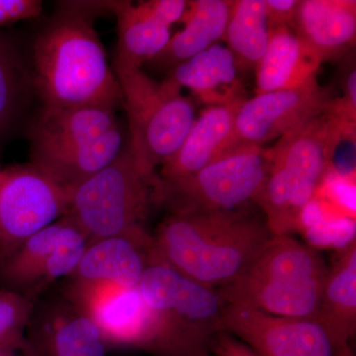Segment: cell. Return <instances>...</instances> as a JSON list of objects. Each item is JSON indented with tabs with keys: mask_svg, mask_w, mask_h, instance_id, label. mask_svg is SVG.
<instances>
[{
	"mask_svg": "<svg viewBox=\"0 0 356 356\" xmlns=\"http://www.w3.org/2000/svg\"><path fill=\"white\" fill-rule=\"evenodd\" d=\"M105 1L60 4L33 44V83L44 107L105 106L122 102L99 36L96 16Z\"/></svg>",
	"mask_w": 356,
	"mask_h": 356,
	"instance_id": "obj_1",
	"label": "cell"
},
{
	"mask_svg": "<svg viewBox=\"0 0 356 356\" xmlns=\"http://www.w3.org/2000/svg\"><path fill=\"white\" fill-rule=\"evenodd\" d=\"M273 236L266 220L243 207L172 213L153 236L149 261L219 289L235 280Z\"/></svg>",
	"mask_w": 356,
	"mask_h": 356,
	"instance_id": "obj_2",
	"label": "cell"
},
{
	"mask_svg": "<svg viewBox=\"0 0 356 356\" xmlns=\"http://www.w3.org/2000/svg\"><path fill=\"white\" fill-rule=\"evenodd\" d=\"M327 270L318 250L290 235L273 236L235 280L217 290L226 304L317 321Z\"/></svg>",
	"mask_w": 356,
	"mask_h": 356,
	"instance_id": "obj_3",
	"label": "cell"
},
{
	"mask_svg": "<svg viewBox=\"0 0 356 356\" xmlns=\"http://www.w3.org/2000/svg\"><path fill=\"white\" fill-rule=\"evenodd\" d=\"M138 288L153 317L152 355H210L225 305L217 289L158 261H149Z\"/></svg>",
	"mask_w": 356,
	"mask_h": 356,
	"instance_id": "obj_4",
	"label": "cell"
},
{
	"mask_svg": "<svg viewBox=\"0 0 356 356\" xmlns=\"http://www.w3.org/2000/svg\"><path fill=\"white\" fill-rule=\"evenodd\" d=\"M334 125L327 112L278 140L255 203L273 236L290 235L302 226L331 159Z\"/></svg>",
	"mask_w": 356,
	"mask_h": 356,
	"instance_id": "obj_5",
	"label": "cell"
},
{
	"mask_svg": "<svg viewBox=\"0 0 356 356\" xmlns=\"http://www.w3.org/2000/svg\"><path fill=\"white\" fill-rule=\"evenodd\" d=\"M129 122L128 149L147 175L181 146L195 121V110L181 89L168 79L159 83L142 69L115 67Z\"/></svg>",
	"mask_w": 356,
	"mask_h": 356,
	"instance_id": "obj_6",
	"label": "cell"
},
{
	"mask_svg": "<svg viewBox=\"0 0 356 356\" xmlns=\"http://www.w3.org/2000/svg\"><path fill=\"white\" fill-rule=\"evenodd\" d=\"M158 179L140 170L126 146L111 163L69 192L65 216L88 243L140 231Z\"/></svg>",
	"mask_w": 356,
	"mask_h": 356,
	"instance_id": "obj_7",
	"label": "cell"
},
{
	"mask_svg": "<svg viewBox=\"0 0 356 356\" xmlns=\"http://www.w3.org/2000/svg\"><path fill=\"white\" fill-rule=\"evenodd\" d=\"M271 165V149L245 147L225 154L202 170L172 180L158 179L154 204L172 213L234 210L255 202Z\"/></svg>",
	"mask_w": 356,
	"mask_h": 356,
	"instance_id": "obj_8",
	"label": "cell"
},
{
	"mask_svg": "<svg viewBox=\"0 0 356 356\" xmlns=\"http://www.w3.org/2000/svg\"><path fill=\"white\" fill-rule=\"evenodd\" d=\"M67 202V192L36 166L17 165L2 172L0 259L65 216Z\"/></svg>",
	"mask_w": 356,
	"mask_h": 356,
	"instance_id": "obj_9",
	"label": "cell"
},
{
	"mask_svg": "<svg viewBox=\"0 0 356 356\" xmlns=\"http://www.w3.org/2000/svg\"><path fill=\"white\" fill-rule=\"evenodd\" d=\"M88 245L76 222L62 217L0 259V275L15 291L35 298L54 281L72 275Z\"/></svg>",
	"mask_w": 356,
	"mask_h": 356,
	"instance_id": "obj_10",
	"label": "cell"
},
{
	"mask_svg": "<svg viewBox=\"0 0 356 356\" xmlns=\"http://www.w3.org/2000/svg\"><path fill=\"white\" fill-rule=\"evenodd\" d=\"M331 100L329 91L318 83L317 77L300 88L262 93L243 100L222 156L240 147H264L266 143L281 139L324 113Z\"/></svg>",
	"mask_w": 356,
	"mask_h": 356,
	"instance_id": "obj_11",
	"label": "cell"
},
{
	"mask_svg": "<svg viewBox=\"0 0 356 356\" xmlns=\"http://www.w3.org/2000/svg\"><path fill=\"white\" fill-rule=\"evenodd\" d=\"M67 296L70 303L95 323L107 348L153 351V317L139 288L72 281Z\"/></svg>",
	"mask_w": 356,
	"mask_h": 356,
	"instance_id": "obj_12",
	"label": "cell"
},
{
	"mask_svg": "<svg viewBox=\"0 0 356 356\" xmlns=\"http://www.w3.org/2000/svg\"><path fill=\"white\" fill-rule=\"evenodd\" d=\"M221 329L259 356H334L336 353L327 332L313 318L283 317L225 303Z\"/></svg>",
	"mask_w": 356,
	"mask_h": 356,
	"instance_id": "obj_13",
	"label": "cell"
},
{
	"mask_svg": "<svg viewBox=\"0 0 356 356\" xmlns=\"http://www.w3.org/2000/svg\"><path fill=\"white\" fill-rule=\"evenodd\" d=\"M152 243L153 236L145 229L93 241L88 243L70 277L74 282H106L138 288L149 266Z\"/></svg>",
	"mask_w": 356,
	"mask_h": 356,
	"instance_id": "obj_14",
	"label": "cell"
},
{
	"mask_svg": "<svg viewBox=\"0 0 356 356\" xmlns=\"http://www.w3.org/2000/svg\"><path fill=\"white\" fill-rule=\"evenodd\" d=\"M243 100L204 109L177 153L161 165L159 179L172 181L188 177L219 159L231 140L236 113Z\"/></svg>",
	"mask_w": 356,
	"mask_h": 356,
	"instance_id": "obj_15",
	"label": "cell"
},
{
	"mask_svg": "<svg viewBox=\"0 0 356 356\" xmlns=\"http://www.w3.org/2000/svg\"><path fill=\"white\" fill-rule=\"evenodd\" d=\"M119 125L111 107H43L30 126L31 153L58 151L99 139Z\"/></svg>",
	"mask_w": 356,
	"mask_h": 356,
	"instance_id": "obj_16",
	"label": "cell"
},
{
	"mask_svg": "<svg viewBox=\"0 0 356 356\" xmlns=\"http://www.w3.org/2000/svg\"><path fill=\"white\" fill-rule=\"evenodd\" d=\"M295 32L321 62L341 57L355 43V0H301Z\"/></svg>",
	"mask_w": 356,
	"mask_h": 356,
	"instance_id": "obj_17",
	"label": "cell"
},
{
	"mask_svg": "<svg viewBox=\"0 0 356 356\" xmlns=\"http://www.w3.org/2000/svg\"><path fill=\"white\" fill-rule=\"evenodd\" d=\"M238 72L228 47L216 43L177 65L166 79L180 89L188 88L204 104L212 106L243 99Z\"/></svg>",
	"mask_w": 356,
	"mask_h": 356,
	"instance_id": "obj_18",
	"label": "cell"
},
{
	"mask_svg": "<svg viewBox=\"0 0 356 356\" xmlns=\"http://www.w3.org/2000/svg\"><path fill=\"white\" fill-rule=\"evenodd\" d=\"M321 65L317 54L291 27L274 28L255 67L257 95L300 88L315 79Z\"/></svg>",
	"mask_w": 356,
	"mask_h": 356,
	"instance_id": "obj_19",
	"label": "cell"
},
{
	"mask_svg": "<svg viewBox=\"0 0 356 356\" xmlns=\"http://www.w3.org/2000/svg\"><path fill=\"white\" fill-rule=\"evenodd\" d=\"M317 322L334 350L350 346L356 332V242L344 245L329 266Z\"/></svg>",
	"mask_w": 356,
	"mask_h": 356,
	"instance_id": "obj_20",
	"label": "cell"
},
{
	"mask_svg": "<svg viewBox=\"0 0 356 356\" xmlns=\"http://www.w3.org/2000/svg\"><path fill=\"white\" fill-rule=\"evenodd\" d=\"M125 147L124 132L119 125L99 139L58 151L31 153V165L69 194L77 185L111 163Z\"/></svg>",
	"mask_w": 356,
	"mask_h": 356,
	"instance_id": "obj_21",
	"label": "cell"
},
{
	"mask_svg": "<svg viewBox=\"0 0 356 356\" xmlns=\"http://www.w3.org/2000/svg\"><path fill=\"white\" fill-rule=\"evenodd\" d=\"M232 2L227 0L189 1L184 18L185 27L170 38L163 51L149 60L159 70H172L177 65L210 48L224 38Z\"/></svg>",
	"mask_w": 356,
	"mask_h": 356,
	"instance_id": "obj_22",
	"label": "cell"
},
{
	"mask_svg": "<svg viewBox=\"0 0 356 356\" xmlns=\"http://www.w3.org/2000/svg\"><path fill=\"white\" fill-rule=\"evenodd\" d=\"M33 341L43 356H105L108 350L95 323L67 300L44 314Z\"/></svg>",
	"mask_w": 356,
	"mask_h": 356,
	"instance_id": "obj_23",
	"label": "cell"
},
{
	"mask_svg": "<svg viewBox=\"0 0 356 356\" xmlns=\"http://www.w3.org/2000/svg\"><path fill=\"white\" fill-rule=\"evenodd\" d=\"M117 19L118 44L115 67L142 69L170 42V28L161 25L131 1H105Z\"/></svg>",
	"mask_w": 356,
	"mask_h": 356,
	"instance_id": "obj_24",
	"label": "cell"
},
{
	"mask_svg": "<svg viewBox=\"0 0 356 356\" xmlns=\"http://www.w3.org/2000/svg\"><path fill=\"white\" fill-rule=\"evenodd\" d=\"M270 34L264 0L232 2L224 39L235 57L240 72L257 67L266 53Z\"/></svg>",
	"mask_w": 356,
	"mask_h": 356,
	"instance_id": "obj_25",
	"label": "cell"
},
{
	"mask_svg": "<svg viewBox=\"0 0 356 356\" xmlns=\"http://www.w3.org/2000/svg\"><path fill=\"white\" fill-rule=\"evenodd\" d=\"M32 90V69L10 37L0 31V140L18 123Z\"/></svg>",
	"mask_w": 356,
	"mask_h": 356,
	"instance_id": "obj_26",
	"label": "cell"
},
{
	"mask_svg": "<svg viewBox=\"0 0 356 356\" xmlns=\"http://www.w3.org/2000/svg\"><path fill=\"white\" fill-rule=\"evenodd\" d=\"M35 298L15 291L0 290V348L24 350L32 343L25 336L31 320Z\"/></svg>",
	"mask_w": 356,
	"mask_h": 356,
	"instance_id": "obj_27",
	"label": "cell"
},
{
	"mask_svg": "<svg viewBox=\"0 0 356 356\" xmlns=\"http://www.w3.org/2000/svg\"><path fill=\"white\" fill-rule=\"evenodd\" d=\"M147 15L161 25L170 28L184 18L188 1L184 0H151L138 4Z\"/></svg>",
	"mask_w": 356,
	"mask_h": 356,
	"instance_id": "obj_28",
	"label": "cell"
},
{
	"mask_svg": "<svg viewBox=\"0 0 356 356\" xmlns=\"http://www.w3.org/2000/svg\"><path fill=\"white\" fill-rule=\"evenodd\" d=\"M42 10L39 0H0V26L38 17Z\"/></svg>",
	"mask_w": 356,
	"mask_h": 356,
	"instance_id": "obj_29",
	"label": "cell"
},
{
	"mask_svg": "<svg viewBox=\"0 0 356 356\" xmlns=\"http://www.w3.org/2000/svg\"><path fill=\"white\" fill-rule=\"evenodd\" d=\"M271 30L280 26L293 28L301 0H264Z\"/></svg>",
	"mask_w": 356,
	"mask_h": 356,
	"instance_id": "obj_30",
	"label": "cell"
},
{
	"mask_svg": "<svg viewBox=\"0 0 356 356\" xmlns=\"http://www.w3.org/2000/svg\"><path fill=\"white\" fill-rule=\"evenodd\" d=\"M211 356H259L247 344L232 336L229 332L221 331L213 339L210 348Z\"/></svg>",
	"mask_w": 356,
	"mask_h": 356,
	"instance_id": "obj_31",
	"label": "cell"
},
{
	"mask_svg": "<svg viewBox=\"0 0 356 356\" xmlns=\"http://www.w3.org/2000/svg\"><path fill=\"white\" fill-rule=\"evenodd\" d=\"M0 356H43V353L32 339V343L24 350H11L0 348Z\"/></svg>",
	"mask_w": 356,
	"mask_h": 356,
	"instance_id": "obj_32",
	"label": "cell"
},
{
	"mask_svg": "<svg viewBox=\"0 0 356 356\" xmlns=\"http://www.w3.org/2000/svg\"><path fill=\"white\" fill-rule=\"evenodd\" d=\"M334 356H355V353H353V348H351L350 344V346H344V348H341V350H336Z\"/></svg>",
	"mask_w": 356,
	"mask_h": 356,
	"instance_id": "obj_33",
	"label": "cell"
},
{
	"mask_svg": "<svg viewBox=\"0 0 356 356\" xmlns=\"http://www.w3.org/2000/svg\"><path fill=\"white\" fill-rule=\"evenodd\" d=\"M1 170H0V177H1Z\"/></svg>",
	"mask_w": 356,
	"mask_h": 356,
	"instance_id": "obj_34",
	"label": "cell"
},
{
	"mask_svg": "<svg viewBox=\"0 0 356 356\" xmlns=\"http://www.w3.org/2000/svg\"><path fill=\"white\" fill-rule=\"evenodd\" d=\"M209 356H211V355H209Z\"/></svg>",
	"mask_w": 356,
	"mask_h": 356,
	"instance_id": "obj_35",
	"label": "cell"
}]
</instances>
